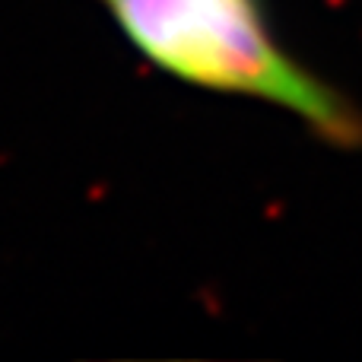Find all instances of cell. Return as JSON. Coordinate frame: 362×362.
Instances as JSON below:
<instances>
[{
  "instance_id": "obj_1",
  "label": "cell",
  "mask_w": 362,
  "mask_h": 362,
  "mask_svg": "<svg viewBox=\"0 0 362 362\" xmlns=\"http://www.w3.org/2000/svg\"><path fill=\"white\" fill-rule=\"evenodd\" d=\"M140 57L197 89L293 115L331 146L359 150L362 112L276 38L264 0H99Z\"/></svg>"
}]
</instances>
